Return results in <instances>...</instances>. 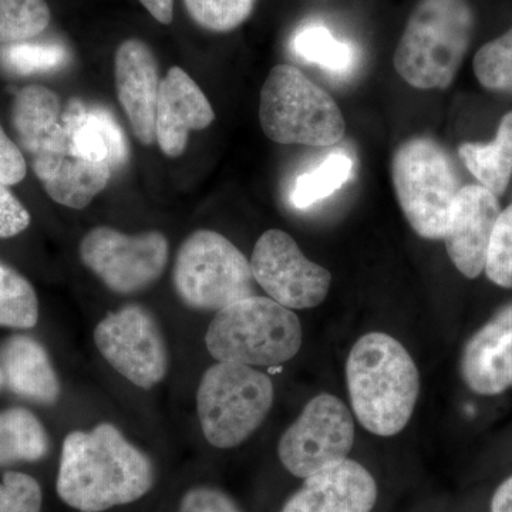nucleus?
Wrapping results in <instances>:
<instances>
[{
	"label": "nucleus",
	"instance_id": "obj_1",
	"mask_svg": "<svg viewBox=\"0 0 512 512\" xmlns=\"http://www.w3.org/2000/svg\"><path fill=\"white\" fill-rule=\"evenodd\" d=\"M156 483L146 453L110 423L73 431L63 441L57 494L80 512H103L140 500Z\"/></svg>",
	"mask_w": 512,
	"mask_h": 512
},
{
	"label": "nucleus",
	"instance_id": "obj_2",
	"mask_svg": "<svg viewBox=\"0 0 512 512\" xmlns=\"http://www.w3.org/2000/svg\"><path fill=\"white\" fill-rule=\"evenodd\" d=\"M353 413L370 433L399 434L412 419L420 393L416 363L399 342L382 332L362 336L346 362Z\"/></svg>",
	"mask_w": 512,
	"mask_h": 512
},
{
	"label": "nucleus",
	"instance_id": "obj_3",
	"mask_svg": "<svg viewBox=\"0 0 512 512\" xmlns=\"http://www.w3.org/2000/svg\"><path fill=\"white\" fill-rule=\"evenodd\" d=\"M474 26L468 0H420L394 52V69L416 89H447L466 59Z\"/></svg>",
	"mask_w": 512,
	"mask_h": 512
},
{
	"label": "nucleus",
	"instance_id": "obj_4",
	"mask_svg": "<svg viewBox=\"0 0 512 512\" xmlns=\"http://www.w3.org/2000/svg\"><path fill=\"white\" fill-rule=\"evenodd\" d=\"M302 339L301 322L291 309L255 295L218 311L205 345L218 362L271 367L298 355Z\"/></svg>",
	"mask_w": 512,
	"mask_h": 512
},
{
	"label": "nucleus",
	"instance_id": "obj_5",
	"mask_svg": "<svg viewBox=\"0 0 512 512\" xmlns=\"http://www.w3.org/2000/svg\"><path fill=\"white\" fill-rule=\"evenodd\" d=\"M259 120L278 144L330 147L345 136L342 110L325 90L296 67L278 64L261 90Z\"/></svg>",
	"mask_w": 512,
	"mask_h": 512
},
{
	"label": "nucleus",
	"instance_id": "obj_6",
	"mask_svg": "<svg viewBox=\"0 0 512 512\" xmlns=\"http://www.w3.org/2000/svg\"><path fill=\"white\" fill-rule=\"evenodd\" d=\"M274 383L255 367L218 362L201 377L197 412L211 446L244 443L264 423L274 404Z\"/></svg>",
	"mask_w": 512,
	"mask_h": 512
},
{
	"label": "nucleus",
	"instance_id": "obj_7",
	"mask_svg": "<svg viewBox=\"0 0 512 512\" xmlns=\"http://www.w3.org/2000/svg\"><path fill=\"white\" fill-rule=\"evenodd\" d=\"M392 178L404 217L419 237L440 241L460 191L451 157L437 141L416 137L394 151Z\"/></svg>",
	"mask_w": 512,
	"mask_h": 512
},
{
	"label": "nucleus",
	"instance_id": "obj_8",
	"mask_svg": "<svg viewBox=\"0 0 512 512\" xmlns=\"http://www.w3.org/2000/svg\"><path fill=\"white\" fill-rule=\"evenodd\" d=\"M247 256L218 232L200 229L185 239L174 265V286L195 311L218 312L255 296Z\"/></svg>",
	"mask_w": 512,
	"mask_h": 512
},
{
	"label": "nucleus",
	"instance_id": "obj_9",
	"mask_svg": "<svg viewBox=\"0 0 512 512\" xmlns=\"http://www.w3.org/2000/svg\"><path fill=\"white\" fill-rule=\"evenodd\" d=\"M83 264L110 291L128 295L158 281L168 262V241L161 232L128 235L117 229H92L80 244Z\"/></svg>",
	"mask_w": 512,
	"mask_h": 512
},
{
	"label": "nucleus",
	"instance_id": "obj_10",
	"mask_svg": "<svg viewBox=\"0 0 512 512\" xmlns=\"http://www.w3.org/2000/svg\"><path fill=\"white\" fill-rule=\"evenodd\" d=\"M355 443V421L342 400L320 394L279 440V460L293 476L308 478L348 458Z\"/></svg>",
	"mask_w": 512,
	"mask_h": 512
},
{
	"label": "nucleus",
	"instance_id": "obj_11",
	"mask_svg": "<svg viewBox=\"0 0 512 512\" xmlns=\"http://www.w3.org/2000/svg\"><path fill=\"white\" fill-rule=\"evenodd\" d=\"M94 343L117 373L141 389H151L167 376L163 332L143 306H124L104 316L94 329Z\"/></svg>",
	"mask_w": 512,
	"mask_h": 512
},
{
	"label": "nucleus",
	"instance_id": "obj_12",
	"mask_svg": "<svg viewBox=\"0 0 512 512\" xmlns=\"http://www.w3.org/2000/svg\"><path fill=\"white\" fill-rule=\"evenodd\" d=\"M249 264L256 284L291 311L320 305L332 284L328 269L306 258L295 239L281 229L261 235Z\"/></svg>",
	"mask_w": 512,
	"mask_h": 512
},
{
	"label": "nucleus",
	"instance_id": "obj_13",
	"mask_svg": "<svg viewBox=\"0 0 512 512\" xmlns=\"http://www.w3.org/2000/svg\"><path fill=\"white\" fill-rule=\"evenodd\" d=\"M501 214L497 195L480 184L461 187L451 207L446 234L447 254L468 279L483 274L491 235Z\"/></svg>",
	"mask_w": 512,
	"mask_h": 512
},
{
	"label": "nucleus",
	"instance_id": "obj_14",
	"mask_svg": "<svg viewBox=\"0 0 512 512\" xmlns=\"http://www.w3.org/2000/svg\"><path fill=\"white\" fill-rule=\"evenodd\" d=\"M377 484L357 461L340 460L305 478L281 512H372Z\"/></svg>",
	"mask_w": 512,
	"mask_h": 512
},
{
	"label": "nucleus",
	"instance_id": "obj_15",
	"mask_svg": "<svg viewBox=\"0 0 512 512\" xmlns=\"http://www.w3.org/2000/svg\"><path fill=\"white\" fill-rule=\"evenodd\" d=\"M117 96L141 144L156 141V111L160 76L156 56L143 40H124L114 60Z\"/></svg>",
	"mask_w": 512,
	"mask_h": 512
},
{
	"label": "nucleus",
	"instance_id": "obj_16",
	"mask_svg": "<svg viewBox=\"0 0 512 512\" xmlns=\"http://www.w3.org/2000/svg\"><path fill=\"white\" fill-rule=\"evenodd\" d=\"M215 119L210 101L181 67H171L161 82L156 111V140L167 157L187 148L192 130H204Z\"/></svg>",
	"mask_w": 512,
	"mask_h": 512
},
{
	"label": "nucleus",
	"instance_id": "obj_17",
	"mask_svg": "<svg viewBox=\"0 0 512 512\" xmlns=\"http://www.w3.org/2000/svg\"><path fill=\"white\" fill-rule=\"evenodd\" d=\"M461 376L471 392L497 396L512 387V302L464 346Z\"/></svg>",
	"mask_w": 512,
	"mask_h": 512
},
{
	"label": "nucleus",
	"instance_id": "obj_18",
	"mask_svg": "<svg viewBox=\"0 0 512 512\" xmlns=\"http://www.w3.org/2000/svg\"><path fill=\"white\" fill-rule=\"evenodd\" d=\"M13 126L20 146L33 158L72 156L59 97L45 86L20 90L13 103Z\"/></svg>",
	"mask_w": 512,
	"mask_h": 512
},
{
	"label": "nucleus",
	"instance_id": "obj_19",
	"mask_svg": "<svg viewBox=\"0 0 512 512\" xmlns=\"http://www.w3.org/2000/svg\"><path fill=\"white\" fill-rule=\"evenodd\" d=\"M63 123L69 131L73 157L110 163L117 168L126 163L128 146L116 117L103 107H87L73 99L63 111Z\"/></svg>",
	"mask_w": 512,
	"mask_h": 512
},
{
	"label": "nucleus",
	"instance_id": "obj_20",
	"mask_svg": "<svg viewBox=\"0 0 512 512\" xmlns=\"http://www.w3.org/2000/svg\"><path fill=\"white\" fill-rule=\"evenodd\" d=\"M33 171L49 197L73 210L86 208L109 184L110 163H93L73 156L33 158Z\"/></svg>",
	"mask_w": 512,
	"mask_h": 512
},
{
	"label": "nucleus",
	"instance_id": "obj_21",
	"mask_svg": "<svg viewBox=\"0 0 512 512\" xmlns=\"http://www.w3.org/2000/svg\"><path fill=\"white\" fill-rule=\"evenodd\" d=\"M0 367L5 386L13 393L42 404H53L60 396V382L49 353L30 336L16 335L0 348Z\"/></svg>",
	"mask_w": 512,
	"mask_h": 512
},
{
	"label": "nucleus",
	"instance_id": "obj_22",
	"mask_svg": "<svg viewBox=\"0 0 512 512\" xmlns=\"http://www.w3.org/2000/svg\"><path fill=\"white\" fill-rule=\"evenodd\" d=\"M458 156L485 190L500 197L512 177V110L501 119L490 143H463Z\"/></svg>",
	"mask_w": 512,
	"mask_h": 512
},
{
	"label": "nucleus",
	"instance_id": "obj_23",
	"mask_svg": "<svg viewBox=\"0 0 512 512\" xmlns=\"http://www.w3.org/2000/svg\"><path fill=\"white\" fill-rule=\"evenodd\" d=\"M47 451L49 437L35 414L20 407L0 412V467L35 463Z\"/></svg>",
	"mask_w": 512,
	"mask_h": 512
},
{
	"label": "nucleus",
	"instance_id": "obj_24",
	"mask_svg": "<svg viewBox=\"0 0 512 512\" xmlns=\"http://www.w3.org/2000/svg\"><path fill=\"white\" fill-rule=\"evenodd\" d=\"M292 50L299 59L335 74L348 73L356 60L352 45L340 42L330 30L319 25L298 30L292 39Z\"/></svg>",
	"mask_w": 512,
	"mask_h": 512
},
{
	"label": "nucleus",
	"instance_id": "obj_25",
	"mask_svg": "<svg viewBox=\"0 0 512 512\" xmlns=\"http://www.w3.org/2000/svg\"><path fill=\"white\" fill-rule=\"evenodd\" d=\"M352 177V158L342 153L330 154L315 170L296 178L289 198L293 207L305 210L335 194Z\"/></svg>",
	"mask_w": 512,
	"mask_h": 512
},
{
	"label": "nucleus",
	"instance_id": "obj_26",
	"mask_svg": "<svg viewBox=\"0 0 512 512\" xmlns=\"http://www.w3.org/2000/svg\"><path fill=\"white\" fill-rule=\"evenodd\" d=\"M39 320V301L25 276L0 262V326L32 329Z\"/></svg>",
	"mask_w": 512,
	"mask_h": 512
},
{
	"label": "nucleus",
	"instance_id": "obj_27",
	"mask_svg": "<svg viewBox=\"0 0 512 512\" xmlns=\"http://www.w3.org/2000/svg\"><path fill=\"white\" fill-rule=\"evenodd\" d=\"M46 0H0V45L28 42L49 26Z\"/></svg>",
	"mask_w": 512,
	"mask_h": 512
},
{
	"label": "nucleus",
	"instance_id": "obj_28",
	"mask_svg": "<svg viewBox=\"0 0 512 512\" xmlns=\"http://www.w3.org/2000/svg\"><path fill=\"white\" fill-rule=\"evenodd\" d=\"M473 69L484 89L512 93V28L478 50Z\"/></svg>",
	"mask_w": 512,
	"mask_h": 512
},
{
	"label": "nucleus",
	"instance_id": "obj_29",
	"mask_svg": "<svg viewBox=\"0 0 512 512\" xmlns=\"http://www.w3.org/2000/svg\"><path fill=\"white\" fill-rule=\"evenodd\" d=\"M2 63L16 74L53 72L69 60V52L60 43L22 42L6 46L0 52Z\"/></svg>",
	"mask_w": 512,
	"mask_h": 512
},
{
	"label": "nucleus",
	"instance_id": "obj_30",
	"mask_svg": "<svg viewBox=\"0 0 512 512\" xmlns=\"http://www.w3.org/2000/svg\"><path fill=\"white\" fill-rule=\"evenodd\" d=\"M256 0H184L188 13L201 28L231 32L251 16Z\"/></svg>",
	"mask_w": 512,
	"mask_h": 512
},
{
	"label": "nucleus",
	"instance_id": "obj_31",
	"mask_svg": "<svg viewBox=\"0 0 512 512\" xmlns=\"http://www.w3.org/2000/svg\"><path fill=\"white\" fill-rule=\"evenodd\" d=\"M484 272L494 285L512 289V204L495 222Z\"/></svg>",
	"mask_w": 512,
	"mask_h": 512
},
{
	"label": "nucleus",
	"instance_id": "obj_32",
	"mask_svg": "<svg viewBox=\"0 0 512 512\" xmlns=\"http://www.w3.org/2000/svg\"><path fill=\"white\" fill-rule=\"evenodd\" d=\"M42 488L35 478L19 471L3 474L0 512H42Z\"/></svg>",
	"mask_w": 512,
	"mask_h": 512
},
{
	"label": "nucleus",
	"instance_id": "obj_33",
	"mask_svg": "<svg viewBox=\"0 0 512 512\" xmlns=\"http://www.w3.org/2000/svg\"><path fill=\"white\" fill-rule=\"evenodd\" d=\"M178 512H242L231 497L217 488H192L181 500Z\"/></svg>",
	"mask_w": 512,
	"mask_h": 512
},
{
	"label": "nucleus",
	"instance_id": "obj_34",
	"mask_svg": "<svg viewBox=\"0 0 512 512\" xmlns=\"http://www.w3.org/2000/svg\"><path fill=\"white\" fill-rule=\"evenodd\" d=\"M30 224V214L9 190V185L0 183V238L15 237Z\"/></svg>",
	"mask_w": 512,
	"mask_h": 512
},
{
	"label": "nucleus",
	"instance_id": "obj_35",
	"mask_svg": "<svg viewBox=\"0 0 512 512\" xmlns=\"http://www.w3.org/2000/svg\"><path fill=\"white\" fill-rule=\"evenodd\" d=\"M28 165L20 148L0 126V183L15 185L26 177Z\"/></svg>",
	"mask_w": 512,
	"mask_h": 512
},
{
	"label": "nucleus",
	"instance_id": "obj_36",
	"mask_svg": "<svg viewBox=\"0 0 512 512\" xmlns=\"http://www.w3.org/2000/svg\"><path fill=\"white\" fill-rule=\"evenodd\" d=\"M157 22L170 25L174 18V0H140Z\"/></svg>",
	"mask_w": 512,
	"mask_h": 512
},
{
	"label": "nucleus",
	"instance_id": "obj_37",
	"mask_svg": "<svg viewBox=\"0 0 512 512\" xmlns=\"http://www.w3.org/2000/svg\"><path fill=\"white\" fill-rule=\"evenodd\" d=\"M491 512H512V477L505 480L491 500Z\"/></svg>",
	"mask_w": 512,
	"mask_h": 512
},
{
	"label": "nucleus",
	"instance_id": "obj_38",
	"mask_svg": "<svg viewBox=\"0 0 512 512\" xmlns=\"http://www.w3.org/2000/svg\"><path fill=\"white\" fill-rule=\"evenodd\" d=\"M5 387V376H3L2 367H0V390Z\"/></svg>",
	"mask_w": 512,
	"mask_h": 512
}]
</instances>
